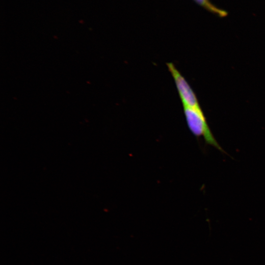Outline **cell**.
Here are the masks:
<instances>
[{
	"label": "cell",
	"mask_w": 265,
	"mask_h": 265,
	"mask_svg": "<svg viewBox=\"0 0 265 265\" xmlns=\"http://www.w3.org/2000/svg\"><path fill=\"white\" fill-rule=\"evenodd\" d=\"M183 106L187 126L193 135L203 138L206 144L225 152L214 137L201 108Z\"/></svg>",
	"instance_id": "1"
},
{
	"label": "cell",
	"mask_w": 265,
	"mask_h": 265,
	"mask_svg": "<svg viewBox=\"0 0 265 265\" xmlns=\"http://www.w3.org/2000/svg\"><path fill=\"white\" fill-rule=\"evenodd\" d=\"M166 66L174 80L183 106L201 107L193 89L175 65L172 62H168Z\"/></svg>",
	"instance_id": "2"
}]
</instances>
